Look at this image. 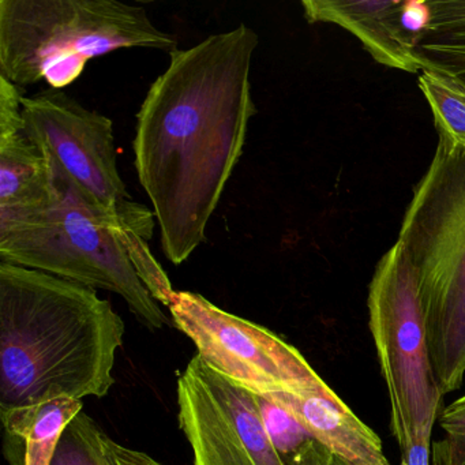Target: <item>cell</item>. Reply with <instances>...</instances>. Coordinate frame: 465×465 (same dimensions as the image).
<instances>
[{"instance_id": "obj_15", "label": "cell", "mask_w": 465, "mask_h": 465, "mask_svg": "<svg viewBox=\"0 0 465 465\" xmlns=\"http://www.w3.org/2000/svg\"><path fill=\"white\" fill-rule=\"evenodd\" d=\"M111 440L91 416L80 412L64 429L50 465H118Z\"/></svg>"}, {"instance_id": "obj_14", "label": "cell", "mask_w": 465, "mask_h": 465, "mask_svg": "<svg viewBox=\"0 0 465 465\" xmlns=\"http://www.w3.org/2000/svg\"><path fill=\"white\" fill-rule=\"evenodd\" d=\"M258 402L269 440L282 465H331V449L291 413L263 396H258Z\"/></svg>"}, {"instance_id": "obj_8", "label": "cell", "mask_w": 465, "mask_h": 465, "mask_svg": "<svg viewBox=\"0 0 465 465\" xmlns=\"http://www.w3.org/2000/svg\"><path fill=\"white\" fill-rule=\"evenodd\" d=\"M173 325L214 371L255 394L292 391L318 374L293 345L236 317L192 291H176L168 306Z\"/></svg>"}, {"instance_id": "obj_19", "label": "cell", "mask_w": 465, "mask_h": 465, "mask_svg": "<svg viewBox=\"0 0 465 465\" xmlns=\"http://www.w3.org/2000/svg\"><path fill=\"white\" fill-rule=\"evenodd\" d=\"M331 465H350V464H347V462L342 461V460H340L339 457L334 456L333 461H331Z\"/></svg>"}, {"instance_id": "obj_10", "label": "cell", "mask_w": 465, "mask_h": 465, "mask_svg": "<svg viewBox=\"0 0 465 465\" xmlns=\"http://www.w3.org/2000/svg\"><path fill=\"white\" fill-rule=\"evenodd\" d=\"M404 2H302L310 24H334L361 40L375 62L391 69L420 73L423 64L413 47V37L402 24Z\"/></svg>"}, {"instance_id": "obj_3", "label": "cell", "mask_w": 465, "mask_h": 465, "mask_svg": "<svg viewBox=\"0 0 465 465\" xmlns=\"http://www.w3.org/2000/svg\"><path fill=\"white\" fill-rule=\"evenodd\" d=\"M40 149L47 162L45 175L0 205V262L116 293L149 331L170 325L130 260L133 247L146 239L103 209Z\"/></svg>"}, {"instance_id": "obj_5", "label": "cell", "mask_w": 465, "mask_h": 465, "mask_svg": "<svg viewBox=\"0 0 465 465\" xmlns=\"http://www.w3.org/2000/svg\"><path fill=\"white\" fill-rule=\"evenodd\" d=\"M399 242L418 280L435 377L451 393L465 375V152L438 143Z\"/></svg>"}, {"instance_id": "obj_13", "label": "cell", "mask_w": 465, "mask_h": 465, "mask_svg": "<svg viewBox=\"0 0 465 465\" xmlns=\"http://www.w3.org/2000/svg\"><path fill=\"white\" fill-rule=\"evenodd\" d=\"M419 88L431 108L440 145L465 152V86L431 66L419 73Z\"/></svg>"}, {"instance_id": "obj_11", "label": "cell", "mask_w": 465, "mask_h": 465, "mask_svg": "<svg viewBox=\"0 0 465 465\" xmlns=\"http://www.w3.org/2000/svg\"><path fill=\"white\" fill-rule=\"evenodd\" d=\"M83 412V401L56 399L39 407L0 415L9 437L12 465H50L67 424Z\"/></svg>"}, {"instance_id": "obj_9", "label": "cell", "mask_w": 465, "mask_h": 465, "mask_svg": "<svg viewBox=\"0 0 465 465\" xmlns=\"http://www.w3.org/2000/svg\"><path fill=\"white\" fill-rule=\"evenodd\" d=\"M178 408L193 465H282L257 394L223 377L198 355L179 377Z\"/></svg>"}, {"instance_id": "obj_4", "label": "cell", "mask_w": 465, "mask_h": 465, "mask_svg": "<svg viewBox=\"0 0 465 465\" xmlns=\"http://www.w3.org/2000/svg\"><path fill=\"white\" fill-rule=\"evenodd\" d=\"M126 48L171 54L178 40L118 0H0V75L20 88H66L91 59Z\"/></svg>"}, {"instance_id": "obj_17", "label": "cell", "mask_w": 465, "mask_h": 465, "mask_svg": "<svg viewBox=\"0 0 465 465\" xmlns=\"http://www.w3.org/2000/svg\"><path fill=\"white\" fill-rule=\"evenodd\" d=\"M431 437L423 435L408 443L401 450V465H430L431 457Z\"/></svg>"}, {"instance_id": "obj_1", "label": "cell", "mask_w": 465, "mask_h": 465, "mask_svg": "<svg viewBox=\"0 0 465 465\" xmlns=\"http://www.w3.org/2000/svg\"><path fill=\"white\" fill-rule=\"evenodd\" d=\"M258 35L241 24L170 54L137 114L134 167L153 206L165 257L186 262L243 154Z\"/></svg>"}, {"instance_id": "obj_6", "label": "cell", "mask_w": 465, "mask_h": 465, "mask_svg": "<svg viewBox=\"0 0 465 465\" xmlns=\"http://www.w3.org/2000/svg\"><path fill=\"white\" fill-rule=\"evenodd\" d=\"M369 328L391 400L399 448L432 435L445 394L432 369L418 280L399 241L382 255L370 282Z\"/></svg>"}, {"instance_id": "obj_2", "label": "cell", "mask_w": 465, "mask_h": 465, "mask_svg": "<svg viewBox=\"0 0 465 465\" xmlns=\"http://www.w3.org/2000/svg\"><path fill=\"white\" fill-rule=\"evenodd\" d=\"M124 331L94 288L0 262V415L107 396Z\"/></svg>"}, {"instance_id": "obj_16", "label": "cell", "mask_w": 465, "mask_h": 465, "mask_svg": "<svg viewBox=\"0 0 465 465\" xmlns=\"http://www.w3.org/2000/svg\"><path fill=\"white\" fill-rule=\"evenodd\" d=\"M438 420L445 435L431 445L432 464L465 465V394L443 408Z\"/></svg>"}, {"instance_id": "obj_7", "label": "cell", "mask_w": 465, "mask_h": 465, "mask_svg": "<svg viewBox=\"0 0 465 465\" xmlns=\"http://www.w3.org/2000/svg\"><path fill=\"white\" fill-rule=\"evenodd\" d=\"M23 114L26 135L37 146L50 152L81 189L124 227L151 241L156 216L127 192L110 118L53 88L24 96Z\"/></svg>"}, {"instance_id": "obj_18", "label": "cell", "mask_w": 465, "mask_h": 465, "mask_svg": "<svg viewBox=\"0 0 465 465\" xmlns=\"http://www.w3.org/2000/svg\"><path fill=\"white\" fill-rule=\"evenodd\" d=\"M111 449L118 465H163L149 454L119 445L114 440H111Z\"/></svg>"}, {"instance_id": "obj_12", "label": "cell", "mask_w": 465, "mask_h": 465, "mask_svg": "<svg viewBox=\"0 0 465 465\" xmlns=\"http://www.w3.org/2000/svg\"><path fill=\"white\" fill-rule=\"evenodd\" d=\"M426 28L413 42L423 66H431L465 86V0H432Z\"/></svg>"}]
</instances>
